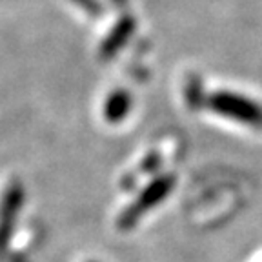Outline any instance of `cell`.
Masks as SVG:
<instances>
[{"label":"cell","instance_id":"cell-1","mask_svg":"<svg viewBox=\"0 0 262 262\" xmlns=\"http://www.w3.org/2000/svg\"><path fill=\"white\" fill-rule=\"evenodd\" d=\"M206 106L226 119L246 126L262 127V106L248 97H242L231 91H217L208 97Z\"/></svg>","mask_w":262,"mask_h":262},{"label":"cell","instance_id":"cell-2","mask_svg":"<svg viewBox=\"0 0 262 262\" xmlns=\"http://www.w3.org/2000/svg\"><path fill=\"white\" fill-rule=\"evenodd\" d=\"M173 184H175V177L173 175H162L159 179H155L151 184L147 186L135 201L131 202L119 217V228L120 229H131L133 226H137V222L151 211L155 206H159V202H162L166 196L171 193Z\"/></svg>","mask_w":262,"mask_h":262},{"label":"cell","instance_id":"cell-3","mask_svg":"<svg viewBox=\"0 0 262 262\" xmlns=\"http://www.w3.org/2000/svg\"><path fill=\"white\" fill-rule=\"evenodd\" d=\"M22 202H24V188L20 182L15 180L6 189L2 204H0V255H4V251L8 250Z\"/></svg>","mask_w":262,"mask_h":262},{"label":"cell","instance_id":"cell-4","mask_svg":"<svg viewBox=\"0 0 262 262\" xmlns=\"http://www.w3.org/2000/svg\"><path fill=\"white\" fill-rule=\"evenodd\" d=\"M133 29H135V22L129 16H124L119 24L115 26L113 31L107 35V38L104 40L102 48H100V57H104L106 60H110L120 48L127 42V38L133 35Z\"/></svg>","mask_w":262,"mask_h":262},{"label":"cell","instance_id":"cell-5","mask_svg":"<svg viewBox=\"0 0 262 262\" xmlns=\"http://www.w3.org/2000/svg\"><path fill=\"white\" fill-rule=\"evenodd\" d=\"M131 110V97L122 90H117L110 95L104 106V117L107 122H120L126 119V115Z\"/></svg>","mask_w":262,"mask_h":262}]
</instances>
